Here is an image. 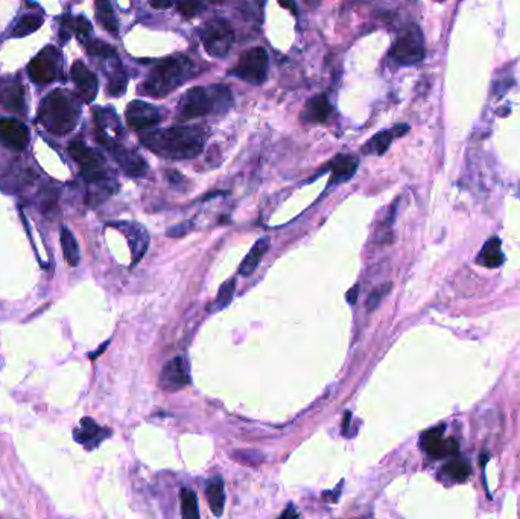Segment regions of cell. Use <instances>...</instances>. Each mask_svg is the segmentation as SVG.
<instances>
[{"label":"cell","mask_w":520,"mask_h":519,"mask_svg":"<svg viewBox=\"0 0 520 519\" xmlns=\"http://www.w3.org/2000/svg\"><path fill=\"white\" fill-rule=\"evenodd\" d=\"M207 133L200 127H172L146 133L140 140L154 154L171 158H194L201 153Z\"/></svg>","instance_id":"6da1fadb"},{"label":"cell","mask_w":520,"mask_h":519,"mask_svg":"<svg viewBox=\"0 0 520 519\" xmlns=\"http://www.w3.org/2000/svg\"><path fill=\"white\" fill-rule=\"evenodd\" d=\"M192 63L184 55H174L158 63L149 73L148 80L141 84L140 93L153 98H163L172 93L191 78Z\"/></svg>","instance_id":"7a4b0ae2"},{"label":"cell","mask_w":520,"mask_h":519,"mask_svg":"<svg viewBox=\"0 0 520 519\" xmlns=\"http://www.w3.org/2000/svg\"><path fill=\"white\" fill-rule=\"evenodd\" d=\"M80 119V107L70 94L63 90H53L42 101L39 108V120L42 125L53 135H68L77 127Z\"/></svg>","instance_id":"3957f363"},{"label":"cell","mask_w":520,"mask_h":519,"mask_svg":"<svg viewBox=\"0 0 520 519\" xmlns=\"http://www.w3.org/2000/svg\"><path fill=\"white\" fill-rule=\"evenodd\" d=\"M232 104V94L224 86L194 87L179 101L178 116L179 122L192 120L209 115L213 110H224Z\"/></svg>","instance_id":"277c9868"},{"label":"cell","mask_w":520,"mask_h":519,"mask_svg":"<svg viewBox=\"0 0 520 519\" xmlns=\"http://www.w3.org/2000/svg\"><path fill=\"white\" fill-rule=\"evenodd\" d=\"M391 56L402 65L417 64L424 58V40L417 25L405 27L391 47Z\"/></svg>","instance_id":"5b68a950"},{"label":"cell","mask_w":520,"mask_h":519,"mask_svg":"<svg viewBox=\"0 0 520 519\" xmlns=\"http://www.w3.org/2000/svg\"><path fill=\"white\" fill-rule=\"evenodd\" d=\"M201 39L207 54L213 56V58H224L232 49L234 32L229 22L222 20V18H215V20L204 26V30L201 31Z\"/></svg>","instance_id":"8992f818"},{"label":"cell","mask_w":520,"mask_h":519,"mask_svg":"<svg viewBox=\"0 0 520 519\" xmlns=\"http://www.w3.org/2000/svg\"><path fill=\"white\" fill-rule=\"evenodd\" d=\"M268 70V55L263 47H253V49L243 52L239 58L238 65L230 70L232 75L243 80L245 82L259 86L267 78Z\"/></svg>","instance_id":"52a82bcc"},{"label":"cell","mask_w":520,"mask_h":519,"mask_svg":"<svg viewBox=\"0 0 520 519\" xmlns=\"http://www.w3.org/2000/svg\"><path fill=\"white\" fill-rule=\"evenodd\" d=\"M69 154L77 160V163L81 165L82 177L86 178V182L93 183L99 180H107L108 178L103 158L96 153V151L89 148L86 144H82L80 140L72 142L69 145Z\"/></svg>","instance_id":"ba28073f"},{"label":"cell","mask_w":520,"mask_h":519,"mask_svg":"<svg viewBox=\"0 0 520 519\" xmlns=\"http://www.w3.org/2000/svg\"><path fill=\"white\" fill-rule=\"evenodd\" d=\"M58 69L60 51L55 46H47L27 64V75L35 84H47L56 78Z\"/></svg>","instance_id":"9c48e42d"},{"label":"cell","mask_w":520,"mask_h":519,"mask_svg":"<svg viewBox=\"0 0 520 519\" xmlns=\"http://www.w3.org/2000/svg\"><path fill=\"white\" fill-rule=\"evenodd\" d=\"M421 449L435 460L453 458L458 456L459 446L455 439L444 437V427L431 428L421 434Z\"/></svg>","instance_id":"30bf717a"},{"label":"cell","mask_w":520,"mask_h":519,"mask_svg":"<svg viewBox=\"0 0 520 519\" xmlns=\"http://www.w3.org/2000/svg\"><path fill=\"white\" fill-rule=\"evenodd\" d=\"M106 148L110 149V153L113 154V157L116 158V162L122 168V171H124L127 175L144 177L146 174L148 163L145 162L144 157H141L139 153H136V151L119 145L116 140L108 142Z\"/></svg>","instance_id":"8fae6325"},{"label":"cell","mask_w":520,"mask_h":519,"mask_svg":"<svg viewBox=\"0 0 520 519\" xmlns=\"http://www.w3.org/2000/svg\"><path fill=\"white\" fill-rule=\"evenodd\" d=\"M189 382H191V376H189L187 365L182 356L169 360L162 369L158 380L160 389L171 393L184 389L186 385H189Z\"/></svg>","instance_id":"7c38bea8"},{"label":"cell","mask_w":520,"mask_h":519,"mask_svg":"<svg viewBox=\"0 0 520 519\" xmlns=\"http://www.w3.org/2000/svg\"><path fill=\"white\" fill-rule=\"evenodd\" d=\"M125 116L127 124L132 130H148L162 120V115H160L158 108L140 99L128 104Z\"/></svg>","instance_id":"4fadbf2b"},{"label":"cell","mask_w":520,"mask_h":519,"mask_svg":"<svg viewBox=\"0 0 520 519\" xmlns=\"http://www.w3.org/2000/svg\"><path fill=\"white\" fill-rule=\"evenodd\" d=\"M116 229H119L122 233L127 236L129 249H131V256H132V265H136L145 256L149 245V235L146 229L141 224L137 223H113Z\"/></svg>","instance_id":"5bb4252c"},{"label":"cell","mask_w":520,"mask_h":519,"mask_svg":"<svg viewBox=\"0 0 520 519\" xmlns=\"http://www.w3.org/2000/svg\"><path fill=\"white\" fill-rule=\"evenodd\" d=\"M0 144L15 151H23L30 144V130L17 119H0Z\"/></svg>","instance_id":"9a60e30c"},{"label":"cell","mask_w":520,"mask_h":519,"mask_svg":"<svg viewBox=\"0 0 520 519\" xmlns=\"http://www.w3.org/2000/svg\"><path fill=\"white\" fill-rule=\"evenodd\" d=\"M0 106L8 111H25V89L15 77L0 78Z\"/></svg>","instance_id":"2e32d148"},{"label":"cell","mask_w":520,"mask_h":519,"mask_svg":"<svg viewBox=\"0 0 520 519\" xmlns=\"http://www.w3.org/2000/svg\"><path fill=\"white\" fill-rule=\"evenodd\" d=\"M72 80L77 84L80 90V96L86 101L91 102L96 98L98 93V78L94 77V73L87 68L82 61H77L72 65Z\"/></svg>","instance_id":"e0dca14e"},{"label":"cell","mask_w":520,"mask_h":519,"mask_svg":"<svg viewBox=\"0 0 520 519\" xmlns=\"http://www.w3.org/2000/svg\"><path fill=\"white\" fill-rule=\"evenodd\" d=\"M408 131H410L408 124H397L390 130L381 131V133L374 135L370 140L367 142L364 146V153L374 154V156H383L386 153V149H388L390 145L393 144V140L395 137H402L405 133H408Z\"/></svg>","instance_id":"ac0fdd59"},{"label":"cell","mask_w":520,"mask_h":519,"mask_svg":"<svg viewBox=\"0 0 520 519\" xmlns=\"http://www.w3.org/2000/svg\"><path fill=\"white\" fill-rule=\"evenodd\" d=\"M73 437L81 445L91 449L96 448L103 439L110 437V431L101 428L91 418H84L80 422V427L75 430Z\"/></svg>","instance_id":"d6986e66"},{"label":"cell","mask_w":520,"mask_h":519,"mask_svg":"<svg viewBox=\"0 0 520 519\" xmlns=\"http://www.w3.org/2000/svg\"><path fill=\"white\" fill-rule=\"evenodd\" d=\"M330 111H332V107H330L326 94H317L306 102L303 111H301V120L306 124H321V122L329 119Z\"/></svg>","instance_id":"ffe728a7"},{"label":"cell","mask_w":520,"mask_h":519,"mask_svg":"<svg viewBox=\"0 0 520 519\" xmlns=\"http://www.w3.org/2000/svg\"><path fill=\"white\" fill-rule=\"evenodd\" d=\"M505 262V254L502 251V241L497 236L491 238L482 245L479 254L476 256V263L486 268H497Z\"/></svg>","instance_id":"44dd1931"},{"label":"cell","mask_w":520,"mask_h":519,"mask_svg":"<svg viewBox=\"0 0 520 519\" xmlns=\"http://www.w3.org/2000/svg\"><path fill=\"white\" fill-rule=\"evenodd\" d=\"M357 158L353 156H345L339 154L335 158L330 160L329 169L332 173V182L334 183H343L352 178L357 169Z\"/></svg>","instance_id":"7402d4cb"},{"label":"cell","mask_w":520,"mask_h":519,"mask_svg":"<svg viewBox=\"0 0 520 519\" xmlns=\"http://www.w3.org/2000/svg\"><path fill=\"white\" fill-rule=\"evenodd\" d=\"M269 245H271V239L268 238V236H263V238L256 241V244L253 245V249L250 250V253L247 254V256H245V259L241 263V267H239V275L241 276L248 277V276L253 275L254 271H256L260 261L263 259L265 254H267V251L269 250Z\"/></svg>","instance_id":"603a6c76"},{"label":"cell","mask_w":520,"mask_h":519,"mask_svg":"<svg viewBox=\"0 0 520 519\" xmlns=\"http://www.w3.org/2000/svg\"><path fill=\"white\" fill-rule=\"evenodd\" d=\"M205 496L215 516H221L225 507V486L220 475L209 480L205 487Z\"/></svg>","instance_id":"cb8c5ba5"},{"label":"cell","mask_w":520,"mask_h":519,"mask_svg":"<svg viewBox=\"0 0 520 519\" xmlns=\"http://www.w3.org/2000/svg\"><path fill=\"white\" fill-rule=\"evenodd\" d=\"M61 247H63V254L65 262L69 263L70 267H78L81 262V251H80V244L75 238V235L68 229L64 227L61 230Z\"/></svg>","instance_id":"d4e9b609"},{"label":"cell","mask_w":520,"mask_h":519,"mask_svg":"<svg viewBox=\"0 0 520 519\" xmlns=\"http://www.w3.org/2000/svg\"><path fill=\"white\" fill-rule=\"evenodd\" d=\"M116 183L110 182L108 178L107 180H99V182H93L90 183V189L87 192V204L94 207L101 203H103L110 198L113 194L116 192Z\"/></svg>","instance_id":"484cf974"},{"label":"cell","mask_w":520,"mask_h":519,"mask_svg":"<svg viewBox=\"0 0 520 519\" xmlns=\"http://www.w3.org/2000/svg\"><path fill=\"white\" fill-rule=\"evenodd\" d=\"M96 13H98V20L102 23V26L111 34H118V20L113 13V8L110 0H96Z\"/></svg>","instance_id":"4316f807"},{"label":"cell","mask_w":520,"mask_h":519,"mask_svg":"<svg viewBox=\"0 0 520 519\" xmlns=\"http://www.w3.org/2000/svg\"><path fill=\"white\" fill-rule=\"evenodd\" d=\"M443 472L450 480L458 481V483H461V481H466L470 477L471 468H470V463H469L467 460H464V458H455V460H450L449 463L443 468Z\"/></svg>","instance_id":"83f0119b"},{"label":"cell","mask_w":520,"mask_h":519,"mask_svg":"<svg viewBox=\"0 0 520 519\" xmlns=\"http://www.w3.org/2000/svg\"><path fill=\"white\" fill-rule=\"evenodd\" d=\"M182 515L184 519H198L200 518V511H198V499L196 494L191 489H183L182 494Z\"/></svg>","instance_id":"f1b7e54d"},{"label":"cell","mask_w":520,"mask_h":519,"mask_svg":"<svg viewBox=\"0 0 520 519\" xmlns=\"http://www.w3.org/2000/svg\"><path fill=\"white\" fill-rule=\"evenodd\" d=\"M43 25V18L39 15H26L23 18H20V22L15 25V27L13 30V35L14 37H26L35 31L40 30V26Z\"/></svg>","instance_id":"f546056e"},{"label":"cell","mask_w":520,"mask_h":519,"mask_svg":"<svg viewBox=\"0 0 520 519\" xmlns=\"http://www.w3.org/2000/svg\"><path fill=\"white\" fill-rule=\"evenodd\" d=\"M127 84H128L127 73L122 69H118L110 75L107 92L111 94V96H120V94L125 93Z\"/></svg>","instance_id":"4dcf8cb0"},{"label":"cell","mask_w":520,"mask_h":519,"mask_svg":"<svg viewBox=\"0 0 520 519\" xmlns=\"http://www.w3.org/2000/svg\"><path fill=\"white\" fill-rule=\"evenodd\" d=\"M175 6L184 18H194L205 8L201 0H175Z\"/></svg>","instance_id":"1f68e13d"},{"label":"cell","mask_w":520,"mask_h":519,"mask_svg":"<svg viewBox=\"0 0 520 519\" xmlns=\"http://www.w3.org/2000/svg\"><path fill=\"white\" fill-rule=\"evenodd\" d=\"M234 289H236V279L232 277L227 280L225 283H222V287L220 288V292L216 296V301H215V309H222L227 305L230 304L233 296H234Z\"/></svg>","instance_id":"d6a6232c"},{"label":"cell","mask_w":520,"mask_h":519,"mask_svg":"<svg viewBox=\"0 0 520 519\" xmlns=\"http://www.w3.org/2000/svg\"><path fill=\"white\" fill-rule=\"evenodd\" d=\"M391 287H393V283H391V282H386V283H383V285L374 288V289L370 292V296H368V299H367V309H368V313H373V311H374L377 306H379L381 300H382L386 294H390Z\"/></svg>","instance_id":"836d02e7"},{"label":"cell","mask_w":520,"mask_h":519,"mask_svg":"<svg viewBox=\"0 0 520 519\" xmlns=\"http://www.w3.org/2000/svg\"><path fill=\"white\" fill-rule=\"evenodd\" d=\"M87 51L90 55H94V56H101V58H113V56H116V49L113 46L103 43V42H99V40H93L90 43L86 44Z\"/></svg>","instance_id":"e575fe53"},{"label":"cell","mask_w":520,"mask_h":519,"mask_svg":"<svg viewBox=\"0 0 520 519\" xmlns=\"http://www.w3.org/2000/svg\"><path fill=\"white\" fill-rule=\"evenodd\" d=\"M75 31H77V34L81 37L82 40L89 39L91 34V26L86 17H82V15L77 17V20H75Z\"/></svg>","instance_id":"d590c367"},{"label":"cell","mask_w":520,"mask_h":519,"mask_svg":"<svg viewBox=\"0 0 520 519\" xmlns=\"http://www.w3.org/2000/svg\"><path fill=\"white\" fill-rule=\"evenodd\" d=\"M191 223H184L182 225H175V227H172L171 230L167 232V236H171V238H182V236L187 235V232H191Z\"/></svg>","instance_id":"8d00e7d4"},{"label":"cell","mask_w":520,"mask_h":519,"mask_svg":"<svg viewBox=\"0 0 520 519\" xmlns=\"http://www.w3.org/2000/svg\"><path fill=\"white\" fill-rule=\"evenodd\" d=\"M359 288H361V287H359V283H356V285H353L352 288H350V289L347 291L345 297H347V300H348V304H350V305H355V304H356V300H357V297H359V291H361Z\"/></svg>","instance_id":"74e56055"},{"label":"cell","mask_w":520,"mask_h":519,"mask_svg":"<svg viewBox=\"0 0 520 519\" xmlns=\"http://www.w3.org/2000/svg\"><path fill=\"white\" fill-rule=\"evenodd\" d=\"M279 4H280V6H283L285 9H288V11H291L292 14L297 15L298 8H297L294 0H279Z\"/></svg>","instance_id":"f35d334b"},{"label":"cell","mask_w":520,"mask_h":519,"mask_svg":"<svg viewBox=\"0 0 520 519\" xmlns=\"http://www.w3.org/2000/svg\"><path fill=\"white\" fill-rule=\"evenodd\" d=\"M149 5L156 9H166L172 5V0H151Z\"/></svg>","instance_id":"ab89813d"},{"label":"cell","mask_w":520,"mask_h":519,"mask_svg":"<svg viewBox=\"0 0 520 519\" xmlns=\"http://www.w3.org/2000/svg\"><path fill=\"white\" fill-rule=\"evenodd\" d=\"M167 178H169V182H171L172 185H178L179 182L183 180V177L179 175L177 171H167Z\"/></svg>","instance_id":"60d3db41"},{"label":"cell","mask_w":520,"mask_h":519,"mask_svg":"<svg viewBox=\"0 0 520 519\" xmlns=\"http://www.w3.org/2000/svg\"><path fill=\"white\" fill-rule=\"evenodd\" d=\"M280 518H285V519H288V518H300V515H298V512L296 511L294 507L289 506V507H288V511H286V512H283V513L280 515Z\"/></svg>","instance_id":"b9f144b4"},{"label":"cell","mask_w":520,"mask_h":519,"mask_svg":"<svg viewBox=\"0 0 520 519\" xmlns=\"http://www.w3.org/2000/svg\"><path fill=\"white\" fill-rule=\"evenodd\" d=\"M350 419H352V413H345V416H344V425H343V432H344V436H345V432H347V430H348V427H350Z\"/></svg>","instance_id":"7bdbcfd3"},{"label":"cell","mask_w":520,"mask_h":519,"mask_svg":"<svg viewBox=\"0 0 520 519\" xmlns=\"http://www.w3.org/2000/svg\"><path fill=\"white\" fill-rule=\"evenodd\" d=\"M108 344H110V342H107L106 344H102V346L99 347V351H98V352H94V354H91V355H90V358H91V360H94V358H96V356H99V355H101V354H102L103 351H106V347H107Z\"/></svg>","instance_id":"ee69618b"},{"label":"cell","mask_w":520,"mask_h":519,"mask_svg":"<svg viewBox=\"0 0 520 519\" xmlns=\"http://www.w3.org/2000/svg\"><path fill=\"white\" fill-rule=\"evenodd\" d=\"M305 2L310 6H318L321 2H323V0H305Z\"/></svg>","instance_id":"f6af8a7d"},{"label":"cell","mask_w":520,"mask_h":519,"mask_svg":"<svg viewBox=\"0 0 520 519\" xmlns=\"http://www.w3.org/2000/svg\"><path fill=\"white\" fill-rule=\"evenodd\" d=\"M438 2H443V0H438Z\"/></svg>","instance_id":"bcb514c9"}]
</instances>
